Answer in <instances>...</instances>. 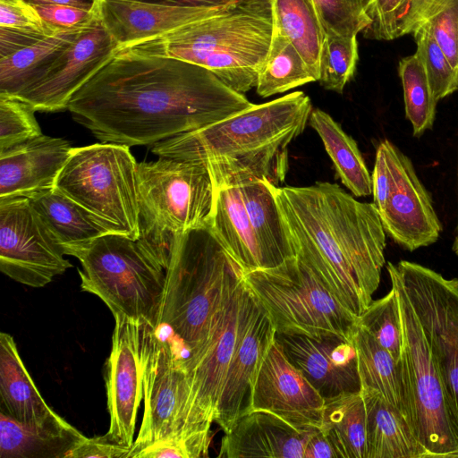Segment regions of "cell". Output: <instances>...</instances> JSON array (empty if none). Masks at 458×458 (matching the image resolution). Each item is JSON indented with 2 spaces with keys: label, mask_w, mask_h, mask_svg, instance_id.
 Listing matches in <instances>:
<instances>
[{
  "label": "cell",
  "mask_w": 458,
  "mask_h": 458,
  "mask_svg": "<svg viewBox=\"0 0 458 458\" xmlns=\"http://www.w3.org/2000/svg\"><path fill=\"white\" fill-rule=\"evenodd\" d=\"M353 344L357 353L360 389L381 394L411 425V405L401 360H396L359 324L353 335Z\"/></svg>",
  "instance_id": "cell-29"
},
{
  "label": "cell",
  "mask_w": 458,
  "mask_h": 458,
  "mask_svg": "<svg viewBox=\"0 0 458 458\" xmlns=\"http://www.w3.org/2000/svg\"><path fill=\"white\" fill-rule=\"evenodd\" d=\"M47 25L26 0H0V27L43 29Z\"/></svg>",
  "instance_id": "cell-46"
},
{
  "label": "cell",
  "mask_w": 458,
  "mask_h": 458,
  "mask_svg": "<svg viewBox=\"0 0 458 458\" xmlns=\"http://www.w3.org/2000/svg\"><path fill=\"white\" fill-rule=\"evenodd\" d=\"M239 1L214 6H182L143 0H95V6L101 24L118 49L216 15Z\"/></svg>",
  "instance_id": "cell-20"
},
{
  "label": "cell",
  "mask_w": 458,
  "mask_h": 458,
  "mask_svg": "<svg viewBox=\"0 0 458 458\" xmlns=\"http://www.w3.org/2000/svg\"><path fill=\"white\" fill-rule=\"evenodd\" d=\"M320 429L338 458H367V415L361 390L325 399Z\"/></svg>",
  "instance_id": "cell-33"
},
{
  "label": "cell",
  "mask_w": 458,
  "mask_h": 458,
  "mask_svg": "<svg viewBox=\"0 0 458 458\" xmlns=\"http://www.w3.org/2000/svg\"><path fill=\"white\" fill-rule=\"evenodd\" d=\"M242 277L276 333L353 341L359 318L297 256L276 267L242 273Z\"/></svg>",
  "instance_id": "cell-8"
},
{
  "label": "cell",
  "mask_w": 458,
  "mask_h": 458,
  "mask_svg": "<svg viewBox=\"0 0 458 458\" xmlns=\"http://www.w3.org/2000/svg\"><path fill=\"white\" fill-rule=\"evenodd\" d=\"M144 411L129 458L144 446L182 431L185 372L170 344L140 323Z\"/></svg>",
  "instance_id": "cell-14"
},
{
  "label": "cell",
  "mask_w": 458,
  "mask_h": 458,
  "mask_svg": "<svg viewBox=\"0 0 458 458\" xmlns=\"http://www.w3.org/2000/svg\"><path fill=\"white\" fill-rule=\"evenodd\" d=\"M273 35L271 0H240L216 15L118 48L114 55L170 57L195 64L243 94L256 87Z\"/></svg>",
  "instance_id": "cell-4"
},
{
  "label": "cell",
  "mask_w": 458,
  "mask_h": 458,
  "mask_svg": "<svg viewBox=\"0 0 458 458\" xmlns=\"http://www.w3.org/2000/svg\"><path fill=\"white\" fill-rule=\"evenodd\" d=\"M358 59L357 37L326 36L318 81L326 89L342 93L355 73Z\"/></svg>",
  "instance_id": "cell-38"
},
{
  "label": "cell",
  "mask_w": 458,
  "mask_h": 458,
  "mask_svg": "<svg viewBox=\"0 0 458 458\" xmlns=\"http://www.w3.org/2000/svg\"><path fill=\"white\" fill-rule=\"evenodd\" d=\"M140 238L165 266L177 234L209 227L216 189L198 162L158 157L138 164Z\"/></svg>",
  "instance_id": "cell-7"
},
{
  "label": "cell",
  "mask_w": 458,
  "mask_h": 458,
  "mask_svg": "<svg viewBox=\"0 0 458 458\" xmlns=\"http://www.w3.org/2000/svg\"><path fill=\"white\" fill-rule=\"evenodd\" d=\"M72 147L41 134L0 150V199L30 197L55 187Z\"/></svg>",
  "instance_id": "cell-22"
},
{
  "label": "cell",
  "mask_w": 458,
  "mask_h": 458,
  "mask_svg": "<svg viewBox=\"0 0 458 458\" xmlns=\"http://www.w3.org/2000/svg\"><path fill=\"white\" fill-rule=\"evenodd\" d=\"M55 188L107 233L140 236L138 163L129 146L102 142L72 148Z\"/></svg>",
  "instance_id": "cell-9"
},
{
  "label": "cell",
  "mask_w": 458,
  "mask_h": 458,
  "mask_svg": "<svg viewBox=\"0 0 458 458\" xmlns=\"http://www.w3.org/2000/svg\"><path fill=\"white\" fill-rule=\"evenodd\" d=\"M395 185L379 216L386 234L413 251L435 243L443 230L430 193L419 179L412 162L394 143L384 140Z\"/></svg>",
  "instance_id": "cell-18"
},
{
  "label": "cell",
  "mask_w": 458,
  "mask_h": 458,
  "mask_svg": "<svg viewBox=\"0 0 458 458\" xmlns=\"http://www.w3.org/2000/svg\"><path fill=\"white\" fill-rule=\"evenodd\" d=\"M32 5L39 4H64L85 9H92L95 0H26Z\"/></svg>",
  "instance_id": "cell-53"
},
{
  "label": "cell",
  "mask_w": 458,
  "mask_h": 458,
  "mask_svg": "<svg viewBox=\"0 0 458 458\" xmlns=\"http://www.w3.org/2000/svg\"><path fill=\"white\" fill-rule=\"evenodd\" d=\"M452 250L458 256V225H457L456 233H455V236L454 239Z\"/></svg>",
  "instance_id": "cell-54"
},
{
  "label": "cell",
  "mask_w": 458,
  "mask_h": 458,
  "mask_svg": "<svg viewBox=\"0 0 458 458\" xmlns=\"http://www.w3.org/2000/svg\"><path fill=\"white\" fill-rule=\"evenodd\" d=\"M371 181L373 203L379 214L385 208L395 185L394 171L384 140L377 148Z\"/></svg>",
  "instance_id": "cell-45"
},
{
  "label": "cell",
  "mask_w": 458,
  "mask_h": 458,
  "mask_svg": "<svg viewBox=\"0 0 458 458\" xmlns=\"http://www.w3.org/2000/svg\"><path fill=\"white\" fill-rule=\"evenodd\" d=\"M36 111L30 103L0 93V150L42 134L35 117Z\"/></svg>",
  "instance_id": "cell-40"
},
{
  "label": "cell",
  "mask_w": 458,
  "mask_h": 458,
  "mask_svg": "<svg viewBox=\"0 0 458 458\" xmlns=\"http://www.w3.org/2000/svg\"><path fill=\"white\" fill-rule=\"evenodd\" d=\"M116 43L101 24L96 6L89 23L59 55L46 75L17 98L39 112L67 109L72 97L114 56Z\"/></svg>",
  "instance_id": "cell-16"
},
{
  "label": "cell",
  "mask_w": 458,
  "mask_h": 458,
  "mask_svg": "<svg viewBox=\"0 0 458 458\" xmlns=\"http://www.w3.org/2000/svg\"><path fill=\"white\" fill-rule=\"evenodd\" d=\"M266 179L237 185L259 242L265 268L280 265L295 255L275 196Z\"/></svg>",
  "instance_id": "cell-28"
},
{
  "label": "cell",
  "mask_w": 458,
  "mask_h": 458,
  "mask_svg": "<svg viewBox=\"0 0 458 458\" xmlns=\"http://www.w3.org/2000/svg\"><path fill=\"white\" fill-rule=\"evenodd\" d=\"M386 269L399 299L403 324L401 364L411 405L412 428L428 458L458 457V427L451 415L421 325L394 264L388 261Z\"/></svg>",
  "instance_id": "cell-10"
},
{
  "label": "cell",
  "mask_w": 458,
  "mask_h": 458,
  "mask_svg": "<svg viewBox=\"0 0 458 458\" xmlns=\"http://www.w3.org/2000/svg\"><path fill=\"white\" fill-rule=\"evenodd\" d=\"M362 327L396 360H401L403 324L398 293L394 286L382 298L372 301L359 317Z\"/></svg>",
  "instance_id": "cell-37"
},
{
  "label": "cell",
  "mask_w": 458,
  "mask_h": 458,
  "mask_svg": "<svg viewBox=\"0 0 458 458\" xmlns=\"http://www.w3.org/2000/svg\"><path fill=\"white\" fill-rule=\"evenodd\" d=\"M59 30H62L50 25L43 29H13L0 27V58L21 50Z\"/></svg>",
  "instance_id": "cell-48"
},
{
  "label": "cell",
  "mask_w": 458,
  "mask_h": 458,
  "mask_svg": "<svg viewBox=\"0 0 458 458\" xmlns=\"http://www.w3.org/2000/svg\"><path fill=\"white\" fill-rule=\"evenodd\" d=\"M365 10L370 20L363 31L366 38L393 40L402 37V24L408 10L407 0H366Z\"/></svg>",
  "instance_id": "cell-44"
},
{
  "label": "cell",
  "mask_w": 458,
  "mask_h": 458,
  "mask_svg": "<svg viewBox=\"0 0 458 458\" xmlns=\"http://www.w3.org/2000/svg\"><path fill=\"white\" fill-rule=\"evenodd\" d=\"M211 430L183 431L148 445L132 458H199L208 456Z\"/></svg>",
  "instance_id": "cell-43"
},
{
  "label": "cell",
  "mask_w": 458,
  "mask_h": 458,
  "mask_svg": "<svg viewBox=\"0 0 458 458\" xmlns=\"http://www.w3.org/2000/svg\"><path fill=\"white\" fill-rule=\"evenodd\" d=\"M81 288L97 295L111 312L155 329L165 292V267L140 237L106 233L73 250Z\"/></svg>",
  "instance_id": "cell-6"
},
{
  "label": "cell",
  "mask_w": 458,
  "mask_h": 458,
  "mask_svg": "<svg viewBox=\"0 0 458 458\" xmlns=\"http://www.w3.org/2000/svg\"><path fill=\"white\" fill-rule=\"evenodd\" d=\"M86 438L64 419L30 426L0 411V458H70Z\"/></svg>",
  "instance_id": "cell-26"
},
{
  "label": "cell",
  "mask_w": 458,
  "mask_h": 458,
  "mask_svg": "<svg viewBox=\"0 0 458 458\" xmlns=\"http://www.w3.org/2000/svg\"><path fill=\"white\" fill-rule=\"evenodd\" d=\"M318 430H298L263 411L246 412L224 434L218 457L303 458L309 439Z\"/></svg>",
  "instance_id": "cell-23"
},
{
  "label": "cell",
  "mask_w": 458,
  "mask_h": 458,
  "mask_svg": "<svg viewBox=\"0 0 458 458\" xmlns=\"http://www.w3.org/2000/svg\"><path fill=\"white\" fill-rule=\"evenodd\" d=\"M253 104L195 64L116 55L71 98L73 119L102 142L153 145Z\"/></svg>",
  "instance_id": "cell-1"
},
{
  "label": "cell",
  "mask_w": 458,
  "mask_h": 458,
  "mask_svg": "<svg viewBox=\"0 0 458 458\" xmlns=\"http://www.w3.org/2000/svg\"><path fill=\"white\" fill-rule=\"evenodd\" d=\"M274 31L285 37L319 79L326 35L312 0H271Z\"/></svg>",
  "instance_id": "cell-34"
},
{
  "label": "cell",
  "mask_w": 458,
  "mask_h": 458,
  "mask_svg": "<svg viewBox=\"0 0 458 458\" xmlns=\"http://www.w3.org/2000/svg\"><path fill=\"white\" fill-rule=\"evenodd\" d=\"M131 447L119 445L106 435L87 437L71 454L70 458H129Z\"/></svg>",
  "instance_id": "cell-49"
},
{
  "label": "cell",
  "mask_w": 458,
  "mask_h": 458,
  "mask_svg": "<svg viewBox=\"0 0 458 458\" xmlns=\"http://www.w3.org/2000/svg\"><path fill=\"white\" fill-rule=\"evenodd\" d=\"M276 339L287 359L324 399L360 390L353 341L278 333Z\"/></svg>",
  "instance_id": "cell-19"
},
{
  "label": "cell",
  "mask_w": 458,
  "mask_h": 458,
  "mask_svg": "<svg viewBox=\"0 0 458 458\" xmlns=\"http://www.w3.org/2000/svg\"><path fill=\"white\" fill-rule=\"evenodd\" d=\"M33 6L47 24L59 30L81 26L89 21L95 13V6L92 9L64 4H39Z\"/></svg>",
  "instance_id": "cell-47"
},
{
  "label": "cell",
  "mask_w": 458,
  "mask_h": 458,
  "mask_svg": "<svg viewBox=\"0 0 458 458\" xmlns=\"http://www.w3.org/2000/svg\"><path fill=\"white\" fill-rule=\"evenodd\" d=\"M416 42V55L421 61L428 80L436 99L438 101L458 90V75L447 56L423 26H419L413 32Z\"/></svg>",
  "instance_id": "cell-39"
},
{
  "label": "cell",
  "mask_w": 458,
  "mask_h": 458,
  "mask_svg": "<svg viewBox=\"0 0 458 458\" xmlns=\"http://www.w3.org/2000/svg\"><path fill=\"white\" fill-rule=\"evenodd\" d=\"M241 280V270L208 229L174 236L155 330L169 342L178 360L186 359L206 340Z\"/></svg>",
  "instance_id": "cell-5"
},
{
  "label": "cell",
  "mask_w": 458,
  "mask_h": 458,
  "mask_svg": "<svg viewBox=\"0 0 458 458\" xmlns=\"http://www.w3.org/2000/svg\"><path fill=\"white\" fill-rule=\"evenodd\" d=\"M270 187L295 256L359 318L386 264V232L374 203L360 202L327 182Z\"/></svg>",
  "instance_id": "cell-2"
},
{
  "label": "cell",
  "mask_w": 458,
  "mask_h": 458,
  "mask_svg": "<svg viewBox=\"0 0 458 458\" xmlns=\"http://www.w3.org/2000/svg\"><path fill=\"white\" fill-rule=\"evenodd\" d=\"M394 269L421 325L458 427V279L401 260Z\"/></svg>",
  "instance_id": "cell-11"
},
{
  "label": "cell",
  "mask_w": 458,
  "mask_h": 458,
  "mask_svg": "<svg viewBox=\"0 0 458 458\" xmlns=\"http://www.w3.org/2000/svg\"><path fill=\"white\" fill-rule=\"evenodd\" d=\"M312 109L310 98L294 91L155 143L151 151L204 165L216 191L253 179L278 186L287 172L288 146L305 129Z\"/></svg>",
  "instance_id": "cell-3"
},
{
  "label": "cell",
  "mask_w": 458,
  "mask_h": 458,
  "mask_svg": "<svg viewBox=\"0 0 458 458\" xmlns=\"http://www.w3.org/2000/svg\"><path fill=\"white\" fill-rule=\"evenodd\" d=\"M309 123L319 135L342 183L356 197L372 194L371 174L356 141L321 109H312Z\"/></svg>",
  "instance_id": "cell-32"
},
{
  "label": "cell",
  "mask_w": 458,
  "mask_h": 458,
  "mask_svg": "<svg viewBox=\"0 0 458 458\" xmlns=\"http://www.w3.org/2000/svg\"><path fill=\"white\" fill-rule=\"evenodd\" d=\"M28 198L65 255L108 233L88 211L55 187Z\"/></svg>",
  "instance_id": "cell-31"
},
{
  "label": "cell",
  "mask_w": 458,
  "mask_h": 458,
  "mask_svg": "<svg viewBox=\"0 0 458 458\" xmlns=\"http://www.w3.org/2000/svg\"><path fill=\"white\" fill-rule=\"evenodd\" d=\"M275 334L269 316L248 289L238 341L215 420L224 433L228 432L244 412L252 376Z\"/></svg>",
  "instance_id": "cell-21"
},
{
  "label": "cell",
  "mask_w": 458,
  "mask_h": 458,
  "mask_svg": "<svg viewBox=\"0 0 458 458\" xmlns=\"http://www.w3.org/2000/svg\"><path fill=\"white\" fill-rule=\"evenodd\" d=\"M112 347L106 360V388L112 441L126 447L134 443L135 425L143 398L140 323L114 314Z\"/></svg>",
  "instance_id": "cell-17"
},
{
  "label": "cell",
  "mask_w": 458,
  "mask_h": 458,
  "mask_svg": "<svg viewBox=\"0 0 458 458\" xmlns=\"http://www.w3.org/2000/svg\"><path fill=\"white\" fill-rule=\"evenodd\" d=\"M419 26L432 34L458 75V0H437L416 28Z\"/></svg>",
  "instance_id": "cell-42"
},
{
  "label": "cell",
  "mask_w": 458,
  "mask_h": 458,
  "mask_svg": "<svg viewBox=\"0 0 458 458\" xmlns=\"http://www.w3.org/2000/svg\"><path fill=\"white\" fill-rule=\"evenodd\" d=\"M29 198L0 199V270L13 280L43 287L72 265Z\"/></svg>",
  "instance_id": "cell-13"
},
{
  "label": "cell",
  "mask_w": 458,
  "mask_h": 458,
  "mask_svg": "<svg viewBox=\"0 0 458 458\" xmlns=\"http://www.w3.org/2000/svg\"><path fill=\"white\" fill-rule=\"evenodd\" d=\"M360 390L367 415V458H428L407 418L378 393Z\"/></svg>",
  "instance_id": "cell-27"
},
{
  "label": "cell",
  "mask_w": 458,
  "mask_h": 458,
  "mask_svg": "<svg viewBox=\"0 0 458 458\" xmlns=\"http://www.w3.org/2000/svg\"><path fill=\"white\" fill-rule=\"evenodd\" d=\"M1 411L30 426H46L64 419L45 402L29 374L13 337L0 334Z\"/></svg>",
  "instance_id": "cell-24"
},
{
  "label": "cell",
  "mask_w": 458,
  "mask_h": 458,
  "mask_svg": "<svg viewBox=\"0 0 458 458\" xmlns=\"http://www.w3.org/2000/svg\"><path fill=\"white\" fill-rule=\"evenodd\" d=\"M208 229L242 273L266 267L238 186L216 191Z\"/></svg>",
  "instance_id": "cell-25"
},
{
  "label": "cell",
  "mask_w": 458,
  "mask_h": 458,
  "mask_svg": "<svg viewBox=\"0 0 458 458\" xmlns=\"http://www.w3.org/2000/svg\"><path fill=\"white\" fill-rule=\"evenodd\" d=\"M325 35L357 37L369 25L366 0H312Z\"/></svg>",
  "instance_id": "cell-41"
},
{
  "label": "cell",
  "mask_w": 458,
  "mask_h": 458,
  "mask_svg": "<svg viewBox=\"0 0 458 458\" xmlns=\"http://www.w3.org/2000/svg\"><path fill=\"white\" fill-rule=\"evenodd\" d=\"M91 19L0 58V93L16 97L37 84Z\"/></svg>",
  "instance_id": "cell-30"
},
{
  "label": "cell",
  "mask_w": 458,
  "mask_h": 458,
  "mask_svg": "<svg viewBox=\"0 0 458 458\" xmlns=\"http://www.w3.org/2000/svg\"><path fill=\"white\" fill-rule=\"evenodd\" d=\"M325 399L287 359L276 334L252 376L244 413L269 412L301 431L320 429Z\"/></svg>",
  "instance_id": "cell-15"
},
{
  "label": "cell",
  "mask_w": 458,
  "mask_h": 458,
  "mask_svg": "<svg viewBox=\"0 0 458 458\" xmlns=\"http://www.w3.org/2000/svg\"><path fill=\"white\" fill-rule=\"evenodd\" d=\"M248 289L242 281L218 312L206 340L186 359L182 431L210 430L216 420L229 366L238 341Z\"/></svg>",
  "instance_id": "cell-12"
},
{
  "label": "cell",
  "mask_w": 458,
  "mask_h": 458,
  "mask_svg": "<svg viewBox=\"0 0 458 458\" xmlns=\"http://www.w3.org/2000/svg\"><path fill=\"white\" fill-rule=\"evenodd\" d=\"M317 81L296 47L274 31L269 52L258 75L257 93L267 98Z\"/></svg>",
  "instance_id": "cell-35"
},
{
  "label": "cell",
  "mask_w": 458,
  "mask_h": 458,
  "mask_svg": "<svg viewBox=\"0 0 458 458\" xmlns=\"http://www.w3.org/2000/svg\"><path fill=\"white\" fill-rule=\"evenodd\" d=\"M408 10L402 24V36L412 33L418 22L437 0H407Z\"/></svg>",
  "instance_id": "cell-51"
},
{
  "label": "cell",
  "mask_w": 458,
  "mask_h": 458,
  "mask_svg": "<svg viewBox=\"0 0 458 458\" xmlns=\"http://www.w3.org/2000/svg\"><path fill=\"white\" fill-rule=\"evenodd\" d=\"M398 73L403 89L405 116L411 123L413 136L420 137L433 127L438 101L416 53L399 61Z\"/></svg>",
  "instance_id": "cell-36"
},
{
  "label": "cell",
  "mask_w": 458,
  "mask_h": 458,
  "mask_svg": "<svg viewBox=\"0 0 458 458\" xmlns=\"http://www.w3.org/2000/svg\"><path fill=\"white\" fill-rule=\"evenodd\" d=\"M303 458H338L329 438L319 429L309 439Z\"/></svg>",
  "instance_id": "cell-50"
},
{
  "label": "cell",
  "mask_w": 458,
  "mask_h": 458,
  "mask_svg": "<svg viewBox=\"0 0 458 458\" xmlns=\"http://www.w3.org/2000/svg\"><path fill=\"white\" fill-rule=\"evenodd\" d=\"M148 2H154L170 5H182V6H214L221 5L231 0H143Z\"/></svg>",
  "instance_id": "cell-52"
}]
</instances>
